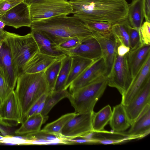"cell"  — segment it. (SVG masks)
<instances>
[{"mask_svg": "<svg viewBox=\"0 0 150 150\" xmlns=\"http://www.w3.org/2000/svg\"><path fill=\"white\" fill-rule=\"evenodd\" d=\"M48 93L43 95L35 103L28 112L24 122L27 118L34 114L40 105L45 101Z\"/></svg>", "mask_w": 150, "mask_h": 150, "instance_id": "cell-39", "label": "cell"}, {"mask_svg": "<svg viewBox=\"0 0 150 150\" xmlns=\"http://www.w3.org/2000/svg\"><path fill=\"white\" fill-rule=\"evenodd\" d=\"M48 118V117H44L41 113L34 114L21 123V126L14 133L18 135L23 136L38 131Z\"/></svg>", "mask_w": 150, "mask_h": 150, "instance_id": "cell-24", "label": "cell"}, {"mask_svg": "<svg viewBox=\"0 0 150 150\" xmlns=\"http://www.w3.org/2000/svg\"><path fill=\"white\" fill-rule=\"evenodd\" d=\"M106 67L102 57L94 61L70 84L69 93H72L102 76L105 75Z\"/></svg>", "mask_w": 150, "mask_h": 150, "instance_id": "cell-10", "label": "cell"}, {"mask_svg": "<svg viewBox=\"0 0 150 150\" xmlns=\"http://www.w3.org/2000/svg\"><path fill=\"white\" fill-rule=\"evenodd\" d=\"M29 6L32 22L71 14L72 7L68 0H44Z\"/></svg>", "mask_w": 150, "mask_h": 150, "instance_id": "cell-6", "label": "cell"}, {"mask_svg": "<svg viewBox=\"0 0 150 150\" xmlns=\"http://www.w3.org/2000/svg\"><path fill=\"white\" fill-rule=\"evenodd\" d=\"M31 30L38 32L57 45L77 37L82 41L93 36L92 30L81 20L73 16H60L32 22Z\"/></svg>", "mask_w": 150, "mask_h": 150, "instance_id": "cell-2", "label": "cell"}, {"mask_svg": "<svg viewBox=\"0 0 150 150\" xmlns=\"http://www.w3.org/2000/svg\"><path fill=\"white\" fill-rule=\"evenodd\" d=\"M1 41L0 42V46H1Z\"/></svg>", "mask_w": 150, "mask_h": 150, "instance_id": "cell-47", "label": "cell"}, {"mask_svg": "<svg viewBox=\"0 0 150 150\" xmlns=\"http://www.w3.org/2000/svg\"><path fill=\"white\" fill-rule=\"evenodd\" d=\"M40 53L49 56L63 58L67 55L58 49L56 45L47 37L40 33L31 30Z\"/></svg>", "mask_w": 150, "mask_h": 150, "instance_id": "cell-21", "label": "cell"}, {"mask_svg": "<svg viewBox=\"0 0 150 150\" xmlns=\"http://www.w3.org/2000/svg\"><path fill=\"white\" fill-rule=\"evenodd\" d=\"M76 114L74 112L64 115L57 120L47 124L42 130L49 133L60 137L62 129Z\"/></svg>", "mask_w": 150, "mask_h": 150, "instance_id": "cell-30", "label": "cell"}, {"mask_svg": "<svg viewBox=\"0 0 150 150\" xmlns=\"http://www.w3.org/2000/svg\"><path fill=\"white\" fill-rule=\"evenodd\" d=\"M82 21L92 32L104 34L112 33L111 30L113 24L109 22L105 21Z\"/></svg>", "mask_w": 150, "mask_h": 150, "instance_id": "cell-32", "label": "cell"}, {"mask_svg": "<svg viewBox=\"0 0 150 150\" xmlns=\"http://www.w3.org/2000/svg\"><path fill=\"white\" fill-rule=\"evenodd\" d=\"M128 22L125 20L112 25L111 33L117 43L119 45L124 44L129 47V37L127 27Z\"/></svg>", "mask_w": 150, "mask_h": 150, "instance_id": "cell-29", "label": "cell"}, {"mask_svg": "<svg viewBox=\"0 0 150 150\" xmlns=\"http://www.w3.org/2000/svg\"><path fill=\"white\" fill-rule=\"evenodd\" d=\"M94 112L76 114L61 131V139H70L82 137L93 132L92 120Z\"/></svg>", "mask_w": 150, "mask_h": 150, "instance_id": "cell-8", "label": "cell"}, {"mask_svg": "<svg viewBox=\"0 0 150 150\" xmlns=\"http://www.w3.org/2000/svg\"><path fill=\"white\" fill-rule=\"evenodd\" d=\"M23 1L21 0H0V16L16 5Z\"/></svg>", "mask_w": 150, "mask_h": 150, "instance_id": "cell-38", "label": "cell"}, {"mask_svg": "<svg viewBox=\"0 0 150 150\" xmlns=\"http://www.w3.org/2000/svg\"><path fill=\"white\" fill-rule=\"evenodd\" d=\"M6 25L4 22L0 20V30H3L4 28Z\"/></svg>", "mask_w": 150, "mask_h": 150, "instance_id": "cell-44", "label": "cell"}, {"mask_svg": "<svg viewBox=\"0 0 150 150\" xmlns=\"http://www.w3.org/2000/svg\"><path fill=\"white\" fill-rule=\"evenodd\" d=\"M3 40L8 46L18 75L23 66L36 53L39 52L37 43L31 33L21 35L4 30Z\"/></svg>", "mask_w": 150, "mask_h": 150, "instance_id": "cell-4", "label": "cell"}, {"mask_svg": "<svg viewBox=\"0 0 150 150\" xmlns=\"http://www.w3.org/2000/svg\"><path fill=\"white\" fill-rule=\"evenodd\" d=\"M112 112L111 106L107 105L97 112H94L92 128L93 132L104 129L105 127L110 121Z\"/></svg>", "mask_w": 150, "mask_h": 150, "instance_id": "cell-26", "label": "cell"}, {"mask_svg": "<svg viewBox=\"0 0 150 150\" xmlns=\"http://www.w3.org/2000/svg\"><path fill=\"white\" fill-rule=\"evenodd\" d=\"M130 50L129 47L124 44H120L117 46L116 52L119 55L123 56L127 53Z\"/></svg>", "mask_w": 150, "mask_h": 150, "instance_id": "cell-41", "label": "cell"}, {"mask_svg": "<svg viewBox=\"0 0 150 150\" xmlns=\"http://www.w3.org/2000/svg\"><path fill=\"white\" fill-rule=\"evenodd\" d=\"M144 18L142 0H132L128 4L127 19L129 24L133 28L139 30Z\"/></svg>", "mask_w": 150, "mask_h": 150, "instance_id": "cell-25", "label": "cell"}, {"mask_svg": "<svg viewBox=\"0 0 150 150\" xmlns=\"http://www.w3.org/2000/svg\"><path fill=\"white\" fill-rule=\"evenodd\" d=\"M70 56L71 59V64L65 89H67L71 83L94 61L76 55Z\"/></svg>", "mask_w": 150, "mask_h": 150, "instance_id": "cell-23", "label": "cell"}, {"mask_svg": "<svg viewBox=\"0 0 150 150\" xmlns=\"http://www.w3.org/2000/svg\"><path fill=\"white\" fill-rule=\"evenodd\" d=\"M67 55H76L94 61L102 57L100 45L93 36L85 39L74 49L67 52Z\"/></svg>", "mask_w": 150, "mask_h": 150, "instance_id": "cell-16", "label": "cell"}, {"mask_svg": "<svg viewBox=\"0 0 150 150\" xmlns=\"http://www.w3.org/2000/svg\"><path fill=\"white\" fill-rule=\"evenodd\" d=\"M29 138V140L34 139L44 141L47 144L61 140L60 137L47 133L42 129L40 130L25 135Z\"/></svg>", "mask_w": 150, "mask_h": 150, "instance_id": "cell-33", "label": "cell"}, {"mask_svg": "<svg viewBox=\"0 0 150 150\" xmlns=\"http://www.w3.org/2000/svg\"><path fill=\"white\" fill-rule=\"evenodd\" d=\"M139 32L142 43L150 45V22L145 21L141 25Z\"/></svg>", "mask_w": 150, "mask_h": 150, "instance_id": "cell-37", "label": "cell"}, {"mask_svg": "<svg viewBox=\"0 0 150 150\" xmlns=\"http://www.w3.org/2000/svg\"><path fill=\"white\" fill-rule=\"evenodd\" d=\"M91 138L97 144H116L129 142L134 138L127 132H110L104 129L97 132H93Z\"/></svg>", "mask_w": 150, "mask_h": 150, "instance_id": "cell-20", "label": "cell"}, {"mask_svg": "<svg viewBox=\"0 0 150 150\" xmlns=\"http://www.w3.org/2000/svg\"><path fill=\"white\" fill-rule=\"evenodd\" d=\"M108 86L107 77L103 75L89 84L79 89L68 98L76 114L94 112L98 101Z\"/></svg>", "mask_w": 150, "mask_h": 150, "instance_id": "cell-5", "label": "cell"}, {"mask_svg": "<svg viewBox=\"0 0 150 150\" xmlns=\"http://www.w3.org/2000/svg\"><path fill=\"white\" fill-rule=\"evenodd\" d=\"M93 37L98 42L101 50L102 57L103 58L105 65V76L110 73L114 62L117 46V43L112 33L104 34L92 32Z\"/></svg>", "mask_w": 150, "mask_h": 150, "instance_id": "cell-12", "label": "cell"}, {"mask_svg": "<svg viewBox=\"0 0 150 150\" xmlns=\"http://www.w3.org/2000/svg\"><path fill=\"white\" fill-rule=\"evenodd\" d=\"M44 0H25V2L29 5Z\"/></svg>", "mask_w": 150, "mask_h": 150, "instance_id": "cell-43", "label": "cell"}, {"mask_svg": "<svg viewBox=\"0 0 150 150\" xmlns=\"http://www.w3.org/2000/svg\"><path fill=\"white\" fill-rule=\"evenodd\" d=\"M45 101L43 102L40 105L34 114L41 113L42 112L44 105Z\"/></svg>", "mask_w": 150, "mask_h": 150, "instance_id": "cell-42", "label": "cell"}, {"mask_svg": "<svg viewBox=\"0 0 150 150\" xmlns=\"http://www.w3.org/2000/svg\"><path fill=\"white\" fill-rule=\"evenodd\" d=\"M71 59L67 55L62 60V64L55 84L53 91H58L65 89L66 83L71 68Z\"/></svg>", "mask_w": 150, "mask_h": 150, "instance_id": "cell-28", "label": "cell"}, {"mask_svg": "<svg viewBox=\"0 0 150 150\" xmlns=\"http://www.w3.org/2000/svg\"><path fill=\"white\" fill-rule=\"evenodd\" d=\"M127 27L129 37L130 50H134L143 44L141 40L139 30L131 26L128 21L127 24Z\"/></svg>", "mask_w": 150, "mask_h": 150, "instance_id": "cell-34", "label": "cell"}, {"mask_svg": "<svg viewBox=\"0 0 150 150\" xmlns=\"http://www.w3.org/2000/svg\"><path fill=\"white\" fill-rule=\"evenodd\" d=\"M73 16L82 21H105L112 24L127 18L126 0H68Z\"/></svg>", "mask_w": 150, "mask_h": 150, "instance_id": "cell-1", "label": "cell"}, {"mask_svg": "<svg viewBox=\"0 0 150 150\" xmlns=\"http://www.w3.org/2000/svg\"><path fill=\"white\" fill-rule=\"evenodd\" d=\"M70 94L67 89L49 92L45 100L44 107L41 114L44 117H48L47 115L54 106L63 99L68 98Z\"/></svg>", "mask_w": 150, "mask_h": 150, "instance_id": "cell-27", "label": "cell"}, {"mask_svg": "<svg viewBox=\"0 0 150 150\" xmlns=\"http://www.w3.org/2000/svg\"><path fill=\"white\" fill-rule=\"evenodd\" d=\"M135 139L142 138L150 133V104H147L127 132Z\"/></svg>", "mask_w": 150, "mask_h": 150, "instance_id": "cell-17", "label": "cell"}, {"mask_svg": "<svg viewBox=\"0 0 150 150\" xmlns=\"http://www.w3.org/2000/svg\"><path fill=\"white\" fill-rule=\"evenodd\" d=\"M22 122L19 105L13 90L0 104V124L10 127Z\"/></svg>", "mask_w": 150, "mask_h": 150, "instance_id": "cell-11", "label": "cell"}, {"mask_svg": "<svg viewBox=\"0 0 150 150\" xmlns=\"http://www.w3.org/2000/svg\"><path fill=\"white\" fill-rule=\"evenodd\" d=\"M150 55V45L144 44L134 50H130L127 53L128 63L133 79Z\"/></svg>", "mask_w": 150, "mask_h": 150, "instance_id": "cell-19", "label": "cell"}, {"mask_svg": "<svg viewBox=\"0 0 150 150\" xmlns=\"http://www.w3.org/2000/svg\"><path fill=\"white\" fill-rule=\"evenodd\" d=\"M149 104H150V79L131 100L124 105L131 125Z\"/></svg>", "mask_w": 150, "mask_h": 150, "instance_id": "cell-13", "label": "cell"}, {"mask_svg": "<svg viewBox=\"0 0 150 150\" xmlns=\"http://www.w3.org/2000/svg\"><path fill=\"white\" fill-rule=\"evenodd\" d=\"M150 55L135 77L126 92L122 95L121 102L124 105L128 104L150 79Z\"/></svg>", "mask_w": 150, "mask_h": 150, "instance_id": "cell-14", "label": "cell"}, {"mask_svg": "<svg viewBox=\"0 0 150 150\" xmlns=\"http://www.w3.org/2000/svg\"><path fill=\"white\" fill-rule=\"evenodd\" d=\"M63 58L51 56L37 52L25 64L22 68L21 73L32 74L44 71L55 61Z\"/></svg>", "mask_w": 150, "mask_h": 150, "instance_id": "cell-18", "label": "cell"}, {"mask_svg": "<svg viewBox=\"0 0 150 150\" xmlns=\"http://www.w3.org/2000/svg\"><path fill=\"white\" fill-rule=\"evenodd\" d=\"M109 122L111 128L115 132H122L130 127L124 106L122 103L113 107Z\"/></svg>", "mask_w": 150, "mask_h": 150, "instance_id": "cell-22", "label": "cell"}, {"mask_svg": "<svg viewBox=\"0 0 150 150\" xmlns=\"http://www.w3.org/2000/svg\"><path fill=\"white\" fill-rule=\"evenodd\" d=\"M8 0V1H16V0ZM22 0L23 1H25V0Z\"/></svg>", "mask_w": 150, "mask_h": 150, "instance_id": "cell-46", "label": "cell"}, {"mask_svg": "<svg viewBox=\"0 0 150 150\" xmlns=\"http://www.w3.org/2000/svg\"><path fill=\"white\" fill-rule=\"evenodd\" d=\"M127 53L120 56L116 52L112 69L107 76L108 85L116 88L122 95L128 89L133 80L128 63Z\"/></svg>", "mask_w": 150, "mask_h": 150, "instance_id": "cell-7", "label": "cell"}, {"mask_svg": "<svg viewBox=\"0 0 150 150\" xmlns=\"http://www.w3.org/2000/svg\"><path fill=\"white\" fill-rule=\"evenodd\" d=\"M142 4L144 18L150 22V0H142Z\"/></svg>", "mask_w": 150, "mask_h": 150, "instance_id": "cell-40", "label": "cell"}, {"mask_svg": "<svg viewBox=\"0 0 150 150\" xmlns=\"http://www.w3.org/2000/svg\"><path fill=\"white\" fill-rule=\"evenodd\" d=\"M62 59L55 61L44 71L50 92L54 89L61 67Z\"/></svg>", "mask_w": 150, "mask_h": 150, "instance_id": "cell-31", "label": "cell"}, {"mask_svg": "<svg viewBox=\"0 0 150 150\" xmlns=\"http://www.w3.org/2000/svg\"><path fill=\"white\" fill-rule=\"evenodd\" d=\"M82 41V40L78 38H72L57 45V49L67 55L68 51L75 48Z\"/></svg>", "mask_w": 150, "mask_h": 150, "instance_id": "cell-35", "label": "cell"}, {"mask_svg": "<svg viewBox=\"0 0 150 150\" xmlns=\"http://www.w3.org/2000/svg\"></svg>", "mask_w": 150, "mask_h": 150, "instance_id": "cell-48", "label": "cell"}, {"mask_svg": "<svg viewBox=\"0 0 150 150\" xmlns=\"http://www.w3.org/2000/svg\"><path fill=\"white\" fill-rule=\"evenodd\" d=\"M0 67L9 88L14 90L18 75L15 70L9 50L3 40L0 47Z\"/></svg>", "mask_w": 150, "mask_h": 150, "instance_id": "cell-15", "label": "cell"}, {"mask_svg": "<svg viewBox=\"0 0 150 150\" xmlns=\"http://www.w3.org/2000/svg\"><path fill=\"white\" fill-rule=\"evenodd\" d=\"M0 20L6 25L16 29L22 27H30L32 21L29 5L25 1L18 4L0 16Z\"/></svg>", "mask_w": 150, "mask_h": 150, "instance_id": "cell-9", "label": "cell"}, {"mask_svg": "<svg viewBox=\"0 0 150 150\" xmlns=\"http://www.w3.org/2000/svg\"><path fill=\"white\" fill-rule=\"evenodd\" d=\"M14 91L19 105L22 123L35 103L43 95L50 92L44 71L21 73L17 78Z\"/></svg>", "mask_w": 150, "mask_h": 150, "instance_id": "cell-3", "label": "cell"}, {"mask_svg": "<svg viewBox=\"0 0 150 150\" xmlns=\"http://www.w3.org/2000/svg\"><path fill=\"white\" fill-rule=\"evenodd\" d=\"M12 91L8 86L2 70L0 67V104Z\"/></svg>", "mask_w": 150, "mask_h": 150, "instance_id": "cell-36", "label": "cell"}, {"mask_svg": "<svg viewBox=\"0 0 150 150\" xmlns=\"http://www.w3.org/2000/svg\"><path fill=\"white\" fill-rule=\"evenodd\" d=\"M4 30L1 31L0 30V42L4 38Z\"/></svg>", "mask_w": 150, "mask_h": 150, "instance_id": "cell-45", "label": "cell"}]
</instances>
